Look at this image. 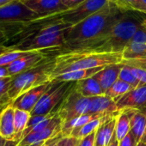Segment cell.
Returning a JSON list of instances; mask_svg holds the SVG:
<instances>
[{
	"instance_id": "4",
	"label": "cell",
	"mask_w": 146,
	"mask_h": 146,
	"mask_svg": "<svg viewBox=\"0 0 146 146\" xmlns=\"http://www.w3.org/2000/svg\"><path fill=\"white\" fill-rule=\"evenodd\" d=\"M53 64V57L48 56L37 66L23 72L13 78L9 92L8 101L11 104L26 91L51 82V71Z\"/></svg>"
},
{
	"instance_id": "2",
	"label": "cell",
	"mask_w": 146,
	"mask_h": 146,
	"mask_svg": "<svg viewBox=\"0 0 146 146\" xmlns=\"http://www.w3.org/2000/svg\"><path fill=\"white\" fill-rule=\"evenodd\" d=\"M122 60V52H100L90 50H73L59 52L53 56L51 82L55 77L65 72L104 67L119 64Z\"/></svg>"
},
{
	"instance_id": "6",
	"label": "cell",
	"mask_w": 146,
	"mask_h": 146,
	"mask_svg": "<svg viewBox=\"0 0 146 146\" xmlns=\"http://www.w3.org/2000/svg\"><path fill=\"white\" fill-rule=\"evenodd\" d=\"M40 18L22 0H13L0 7V29L27 23Z\"/></svg>"
},
{
	"instance_id": "11",
	"label": "cell",
	"mask_w": 146,
	"mask_h": 146,
	"mask_svg": "<svg viewBox=\"0 0 146 146\" xmlns=\"http://www.w3.org/2000/svg\"><path fill=\"white\" fill-rule=\"evenodd\" d=\"M51 83L52 82L46 83L44 84L36 86L26 91L19 97H17L16 100H14L10 105L14 108H17L31 113L35 108V106L37 105V103L39 102V101L40 100L41 96L50 87Z\"/></svg>"
},
{
	"instance_id": "10",
	"label": "cell",
	"mask_w": 146,
	"mask_h": 146,
	"mask_svg": "<svg viewBox=\"0 0 146 146\" xmlns=\"http://www.w3.org/2000/svg\"><path fill=\"white\" fill-rule=\"evenodd\" d=\"M48 56L49 53L46 51H30L8 66L9 75L15 77L25 72L40 64Z\"/></svg>"
},
{
	"instance_id": "13",
	"label": "cell",
	"mask_w": 146,
	"mask_h": 146,
	"mask_svg": "<svg viewBox=\"0 0 146 146\" xmlns=\"http://www.w3.org/2000/svg\"><path fill=\"white\" fill-rule=\"evenodd\" d=\"M61 125H62V121L57 113L52 122L47 127H46L41 131L36 132H31L28 134L20 141L19 146H29L31 144L46 142V140L53 137L54 136L61 132Z\"/></svg>"
},
{
	"instance_id": "22",
	"label": "cell",
	"mask_w": 146,
	"mask_h": 146,
	"mask_svg": "<svg viewBox=\"0 0 146 146\" xmlns=\"http://www.w3.org/2000/svg\"><path fill=\"white\" fill-rule=\"evenodd\" d=\"M130 132V117L126 109L121 110L117 115L115 137L120 141Z\"/></svg>"
},
{
	"instance_id": "20",
	"label": "cell",
	"mask_w": 146,
	"mask_h": 146,
	"mask_svg": "<svg viewBox=\"0 0 146 146\" xmlns=\"http://www.w3.org/2000/svg\"><path fill=\"white\" fill-rule=\"evenodd\" d=\"M105 67V66H104ZM103 67L87 69V70H78L70 72H65L55 77L52 81L55 82H78L80 80L87 79L94 77L98 71H100Z\"/></svg>"
},
{
	"instance_id": "38",
	"label": "cell",
	"mask_w": 146,
	"mask_h": 146,
	"mask_svg": "<svg viewBox=\"0 0 146 146\" xmlns=\"http://www.w3.org/2000/svg\"><path fill=\"white\" fill-rule=\"evenodd\" d=\"M9 76L8 66H0V78H5Z\"/></svg>"
},
{
	"instance_id": "27",
	"label": "cell",
	"mask_w": 146,
	"mask_h": 146,
	"mask_svg": "<svg viewBox=\"0 0 146 146\" xmlns=\"http://www.w3.org/2000/svg\"><path fill=\"white\" fill-rule=\"evenodd\" d=\"M107 120H105L104 119H96L91 120L90 122H89L88 124H86L84 126H83L78 132L77 136L75 137H77L78 139H83L85 137L90 135L91 133L95 132L97 131V129L99 128V126Z\"/></svg>"
},
{
	"instance_id": "5",
	"label": "cell",
	"mask_w": 146,
	"mask_h": 146,
	"mask_svg": "<svg viewBox=\"0 0 146 146\" xmlns=\"http://www.w3.org/2000/svg\"><path fill=\"white\" fill-rule=\"evenodd\" d=\"M74 84V82L52 81L50 87L31 112V115H47L55 112V108L61 103Z\"/></svg>"
},
{
	"instance_id": "41",
	"label": "cell",
	"mask_w": 146,
	"mask_h": 146,
	"mask_svg": "<svg viewBox=\"0 0 146 146\" xmlns=\"http://www.w3.org/2000/svg\"><path fill=\"white\" fill-rule=\"evenodd\" d=\"M138 2L143 9V11L144 14H146V0H138Z\"/></svg>"
},
{
	"instance_id": "45",
	"label": "cell",
	"mask_w": 146,
	"mask_h": 146,
	"mask_svg": "<svg viewBox=\"0 0 146 146\" xmlns=\"http://www.w3.org/2000/svg\"><path fill=\"white\" fill-rule=\"evenodd\" d=\"M9 48L8 47H6V46H1L0 47V54H2L3 52H5V51H7Z\"/></svg>"
},
{
	"instance_id": "43",
	"label": "cell",
	"mask_w": 146,
	"mask_h": 146,
	"mask_svg": "<svg viewBox=\"0 0 146 146\" xmlns=\"http://www.w3.org/2000/svg\"><path fill=\"white\" fill-rule=\"evenodd\" d=\"M13 1V0H0V7H2L5 5H7L8 3Z\"/></svg>"
},
{
	"instance_id": "28",
	"label": "cell",
	"mask_w": 146,
	"mask_h": 146,
	"mask_svg": "<svg viewBox=\"0 0 146 146\" xmlns=\"http://www.w3.org/2000/svg\"><path fill=\"white\" fill-rule=\"evenodd\" d=\"M119 79L125 82L126 84H128L130 85H131L134 89L141 86L140 83L134 77L133 73L131 70L130 66H128V65L123 64V66L120 70V72H119Z\"/></svg>"
},
{
	"instance_id": "35",
	"label": "cell",
	"mask_w": 146,
	"mask_h": 146,
	"mask_svg": "<svg viewBox=\"0 0 146 146\" xmlns=\"http://www.w3.org/2000/svg\"><path fill=\"white\" fill-rule=\"evenodd\" d=\"M84 1H86V0H61L62 4L67 10L76 8Z\"/></svg>"
},
{
	"instance_id": "15",
	"label": "cell",
	"mask_w": 146,
	"mask_h": 146,
	"mask_svg": "<svg viewBox=\"0 0 146 146\" xmlns=\"http://www.w3.org/2000/svg\"><path fill=\"white\" fill-rule=\"evenodd\" d=\"M122 66L123 64L121 63L107 65L92 78L100 84L102 90L106 92V90H108L119 79V75Z\"/></svg>"
},
{
	"instance_id": "29",
	"label": "cell",
	"mask_w": 146,
	"mask_h": 146,
	"mask_svg": "<svg viewBox=\"0 0 146 146\" xmlns=\"http://www.w3.org/2000/svg\"><path fill=\"white\" fill-rule=\"evenodd\" d=\"M111 1L125 11H134L143 13L138 0H111Z\"/></svg>"
},
{
	"instance_id": "44",
	"label": "cell",
	"mask_w": 146,
	"mask_h": 146,
	"mask_svg": "<svg viewBox=\"0 0 146 146\" xmlns=\"http://www.w3.org/2000/svg\"><path fill=\"white\" fill-rule=\"evenodd\" d=\"M6 141H7L6 139H5L4 137H2L1 136H0V146H5Z\"/></svg>"
},
{
	"instance_id": "18",
	"label": "cell",
	"mask_w": 146,
	"mask_h": 146,
	"mask_svg": "<svg viewBox=\"0 0 146 146\" xmlns=\"http://www.w3.org/2000/svg\"><path fill=\"white\" fill-rule=\"evenodd\" d=\"M117 116L103 122L96 132L95 146H108L115 134Z\"/></svg>"
},
{
	"instance_id": "42",
	"label": "cell",
	"mask_w": 146,
	"mask_h": 146,
	"mask_svg": "<svg viewBox=\"0 0 146 146\" xmlns=\"http://www.w3.org/2000/svg\"><path fill=\"white\" fill-rule=\"evenodd\" d=\"M137 146H146V136L143 137V138L137 144Z\"/></svg>"
},
{
	"instance_id": "12",
	"label": "cell",
	"mask_w": 146,
	"mask_h": 146,
	"mask_svg": "<svg viewBox=\"0 0 146 146\" xmlns=\"http://www.w3.org/2000/svg\"><path fill=\"white\" fill-rule=\"evenodd\" d=\"M90 99V104L88 114L99 115L105 119H109L117 116L120 112L118 109L115 102L105 95L94 96Z\"/></svg>"
},
{
	"instance_id": "32",
	"label": "cell",
	"mask_w": 146,
	"mask_h": 146,
	"mask_svg": "<svg viewBox=\"0 0 146 146\" xmlns=\"http://www.w3.org/2000/svg\"><path fill=\"white\" fill-rule=\"evenodd\" d=\"M79 142L80 139H78L74 137H63L57 146H78Z\"/></svg>"
},
{
	"instance_id": "36",
	"label": "cell",
	"mask_w": 146,
	"mask_h": 146,
	"mask_svg": "<svg viewBox=\"0 0 146 146\" xmlns=\"http://www.w3.org/2000/svg\"><path fill=\"white\" fill-rule=\"evenodd\" d=\"M63 137H64L63 134L60 132V133H58V135L54 136L53 137H52V138L46 140V141L45 142V143H44L43 146H57L58 143V142L62 139Z\"/></svg>"
},
{
	"instance_id": "17",
	"label": "cell",
	"mask_w": 146,
	"mask_h": 146,
	"mask_svg": "<svg viewBox=\"0 0 146 146\" xmlns=\"http://www.w3.org/2000/svg\"><path fill=\"white\" fill-rule=\"evenodd\" d=\"M15 108L11 105L6 106L0 113V136L6 140H14Z\"/></svg>"
},
{
	"instance_id": "37",
	"label": "cell",
	"mask_w": 146,
	"mask_h": 146,
	"mask_svg": "<svg viewBox=\"0 0 146 146\" xmlns=\"http://www.w3.org/2000/svg\"><path fill=\"white\" fill-rule=\"evenodd\" d=\"M7 41H8V38L6 36L5 33L1 29H0V47L5 46Z\"/></svg>"
},
{
	"instance_id": "33",
	"label": "cell",
	"mask_w": 146,
	"mask_h": 146,
	"mask_svg": "<svg viewBox=\"0 0 146 146\" xmlns=\"http://www.w3.org/2000/svg\"><path fill=\"white\" fill-rule=\"evenodd\" d=\"M137 142L132 136L131 132H129L122 140L119 141V146H137Z\"/></svg>"
},
{
	"instance_id": "24",
	"label": "cell",
	"mask_w": 146,
	"mask_h": 146,
	"mask_svg": "<svg viewBox=\"0 0 146 146\" xmlns=\"http://www.w3.org/2000/svg\"><path fill=\"white\" fill-rule=\"evenodd\" d=\"M134 88L126 84L125 82L118 79L108 90H106L105 92V96H107L108 97L113 99V101L122 96H124L125 94L128 93L129 91L132 90Z\"/></svg>"
},
{
	"instance_id": "30",
	"label": "cell",
	"mask_w": 146,
	"mask_h": 146,
	"mask_svg": "<svg viewBox=\"0 0 146 146\" xmlns=\"http://www.w3.org/2000/svg\"><path fill=\"white\" fill-rule=\"evenodd\" d=\"M121 64L131 67L138 68L146 71V57L141 58H136V59H127V60L123 59Z\"/></svg>"
},
{
	"instance_id": "8",
	"label": "cell",
	"mask_w": 146,
	"mask_h": 146,
	"mask_svg": "<svg viewBox=\"0 0 146 146\" xmlns=\"http://www.w3.org/2000/svg\"><path fill=\"white\" fill-rule=\"evenodd\" d=\"M108 0H86L76 8L57 14V17L66 23L77 25L102 9Z\"/></svg>"
},
{
	"instance_id": "9",
	"label": "cell",
	"mask_w": 146,
	"mask_h": 146,
	"mask_svg": "<svg viewBox=\"0 0 146 146\" xmlns=\"http://www.w3.org/2000/svg\"><path fill=\"white\" fill-rule=\"evenodd\" d=\"M119 111L134 109L146 113V85L133 89L124 96L114 100Z\"/></svg>"
},
{
	"instance_id": "25",
	"label": "cell",
	"mask_w": 146,
	"mask_h": 146,
	"mask_svg": "<svg viewBox=\"0 0 146 146\" xmlns=\"http://www.w3.org/2000/svg\"><path fill=\"white\" fill-rule=\"evenodd\" d=\"M30 51H20L15 49H8L0 54V66H9L18 58L23 57Z\"/></svg>"
},
{
	"instance_id": "39",
	"label": "cell",
	"mask_w": 146,
	"mask_h": 146,
	"mask_svg": "<svg viewBox=\"0 0 146 146\" xmlns=\"http://www.w3.org/2000/svg\"><path fill=\"white\" fill-rule=\"evenodd\" d=\"M19 143L20 141L17 140H7L5 146H19Z\"/></svg>"
},
{
	"instance_id": "16",
	"label": "cell",
	"mask_w": 146,
	"mask_h": 146,
	"mask_svg": "<svg viewBox=\"0 0 146 146\" xmlns=\"http://www.w3.org/2000/svg\"><path fill=\"white\" fill-rule=\"evenodd\" d=\"M126 110L130 117V132L138 143L146 134V113L134 109Z\"/></svg>"
},
{
	"instance_id": "40",
	"label": "cell",
	"mask_w": 146,
	"mask_h": 146,
	"mask_svg": "<svg viewBox=\"0 0 146 146\" xmlns=\"http://www.w3.org/2000/svg\"><path fill=\"white\" fill-rule=\"evenodd\" d=\"M119 141L116 138L115 134H114V136L113 137V138H112V140H111L108 146H119Z\"/></svg>"
},
{
	"instance_id": "3",
	"label": "cell",
	"mask_w": 146,
	"mask_h": 146,
	"mask_svg": "<svg viewBox=\"0 0 146 146\" xmlns=\"http://www.w3.org/2000/svg\"><path fill=\"white\" fill-rule=\"evenodd\" d=\"M146 18V14L127 11L123 17L100 39L80 50L100 52H122Z\"/></svg>"
},
{
	"instance_id": "14",
	"label": "cell",
	"mask_w": 146,
	"mask_h": 146,
	"mask_svg": "<svg viewBox=\"0 0 146 146\" xmlns=\"http://www.w3.org/2000/svg\"><path fill=\"white\" fill-rule=\"evenodd\" d=\"M40 17H46L67 11L61 0H22Z\"/></svg>"
},
{
	"instance_id": "31",
	"label": "cell",
	"mask_w": 146,
	"mask_h": 146,
	"mask_svg": "<svg viewBox=\"0 0 146 146\" xmlns=\"http://www.w3.org/2000/svg\"><path fill=\"white\" fill-rule=\"evenodd\" d=\"M131 70L133 73L134 77L138 80V82L140 83V85H146V71L138 68H134V67H131Z\"/></svg>"
},
{
	"instance_id": "1",
	"label": "cell",
	"mask_w": 146,
	"mask_h": 146,
	"mask_svg": "<svg viewBox=\"0 0 146 146\" xmlns=\"http://www.w3.org/2000/svg\"><path fill=\"white\" fill-rule=\"evenodd\" d=\"M126 11L108 0V4L99 11L73 26L65 37L64 45L55 52L59 53L87 47L106 35Z\"/></svg>"
},
{
	"instance_id": "48",
	"label": "cell",
	"mask_w": 146,
	"mask_h": 146,
	"mask_svg": "<svg viewBox=\"0 0 146 146\" xmlns=\"http://www.w3.org/2000/svg\"><path fill=\"white\" fill-rule=\"evenodd\" d=\"M145 136H146V134H145Z\"/></svg>"
},
{
	"instance_id": "47",
	"label": "cell",
	"mask_w": 146,
	"mask_h": 146,
	"mask_svg": "<svg viewBox=\"0 0 146 146\" xmlns=\"http://www.w3.org/2000/svg\"><path fill=\"white\" fill-rule=\"evenodd\" d=\"M5 108V107H0V113H1V111L3 110V108Z\"/></svg>"
},
{
	"instance_id": "23",
	"label": "cell",
	"mask_w": 146,
	"mask_h": 146,
	"mask_svg": "<svg viewBox=\"0 0 146 146\" xmlns=\"http://www.w3.org/2000/svg\"><path fill=\"white\" fill-rule=\"evenodd\" d=\"M123 59H136L146 57V44L129 42L122 52Z\"/></svg>"
},
{
	"instance_id": "26",
	"label": "cell",
	"mask_w": 146,
	"mask_h": 146,
	"mask_svg": "<svg viewBox=\"0 0 146 146\" xmlns=\"http://www.w3.org/2000/svg\"><path fill=\"white\" fill-rule=\"evenodd\" d=\"M14 77L0 78V107L10 105L8 101V92Z\"/></svg>"
},
{
	"instance_id": "34",
	"label": "cell",
	"mask_w": 146,
	"mask_h": 146,
	"mask_svg": "<svg viewBox=\"0 0 146 146\" xmlns=\"http://www.w3.org/2000/svg\"><path fill=\"white\" fill-rule=\"evenodd\" d=\"M96 132L91 133L90 135L85 137L81 139L78 146H95V139H96Z\"/></svg>"
},
{
	"instance_id": "7",
	"label": "cell",
	"mask_w": 146,
	"mask_h": 146,
	"mask_svg": "<svg viewBox=\"0 0 146 146\" xmlns=\"http://www.w3.org/2000/svg\"><path fill=\"white\" fill-rule=\"evenodd\" d=\"M90 99L81 96L74 90V86L61 102L56 112L62 123L88 114Z\"/></svg>"
},
{
	"instance_id": "21",
	"label": "cell",
	"mask_w": 146,
	"mask_h": 146,
	"mask_svg": "<svg viewBox=\"0 0 146 146\" xmlns=\"http://www.w3.org/2000/svg\"><path fill=\"white\" fill-rule=\"evenodd\" d=\"M31 118V113L15 108L14 113V125H15V137L14 140L21 141L25 130L28 127Z\"/></svg>"
},
{
	"instance_id": "46",
	"label": "cell",
	"mask_w": 146,
	"mask_h": 146,
	"mask_svg": "<svg viewBox=\"0 0 146 146\" xmlns=\"http://www.w3.org/2000/svg\"><path fill=\"white\" fill-rule=\"evenodd\" d=\"M45 143V142H41V143H35V144H31L29 146H43Z\"/></svg>"
},
{
	"instance_id": "19",
	"label": "cell",
	"mask_w": 146,
	"mask_h": 146,
	"mask_svg": "<svg viewBox=\"0 0 146 146\" xmlns=\"http://www.w3.org/2000/svg\"><path fill=\"white\" fill-rule=\"evenodd\" d=\"M74 90L81 96L87 98L105 95V91L102 90L100 84L93 78L75 82Z\"/></svg>"
}]
</instances>
